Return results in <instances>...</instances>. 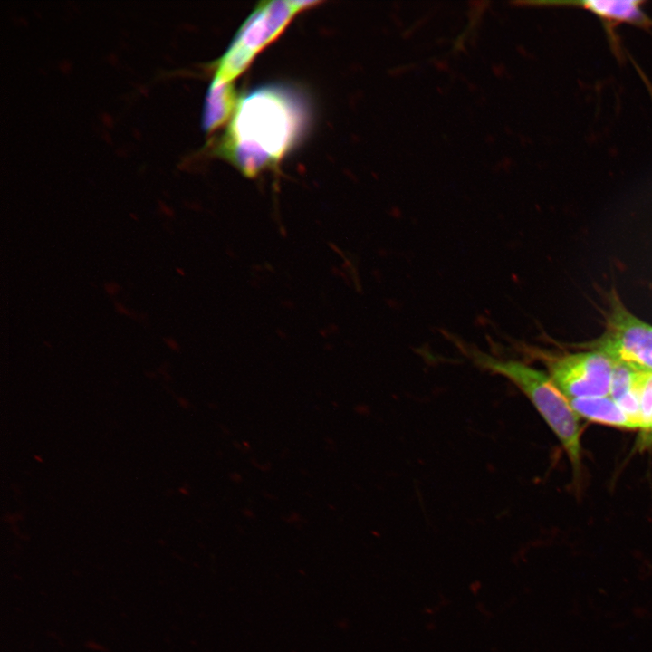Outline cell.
Wrapping results in <instances>:
<instances>
[{
	"label": "cell",
	"mask_w": 652,
	"mask_h": 652,
	"mask_svg": "<svg viewBox=\"0 0 652 652\" xmlns=\"http://www.w3.org/2000/svg\"><path fill=\"white\" fill-rule=\"evenodd\" d=\"M639 371L613 362L609 397L615 401L638 389Z\"/></svg>",
	"instance_id": "obj_9"
},
{
	"label": "cell",
	"mask_w": 652,
	"mask_h": 652,
	"mask_svg": "<svg viewBox=\"0 0 652 652\" xmlns=\"http://www.w3.org/2000/svg\"><path fill=\"white\" fill-rule=\"evenodd\" d=\"M638 390L640 396V417L649 430L652 421V372H639Z\"/></svg>",
	"instance_id": "obj_10"
},
{
	"label": "cell",
	"mask_w": 652,
	"mask_h": 652,
	"mask_svg": "<svg viewBox=\"0 0 652 652\" xmlns=\"http://www.w3.org/2000/svg\"><path fill=\"white\" fill-rule=\"evenodd\" d=\"M224 152L247 176L279 160L295 140L302 124L296 101L283 89L265 87L236 105Z\"/></svg>",
	"instance_id": "obj_1"
},
{
	"label": "cell",
	"mask_w": 652,
	"mask_h": 652,
	"mask_svg": "<svg viewBox=\"0 0 652 652\" xmlns=\"http://www.w3.org/2000/svg\"><path fill=\"white\" fill-rule=\"evenodd\" d=\"M314 4L317 2L261 3L240 27L219 60L213 80L232 82L246 69L254 57L282 33L296 14Z\"/></svg>",
	"instance_id": "obj_3"
},
{
	"label": "cell",
	"mask_w": 652,
	"mask_h": 652,
	"mask_svg": "<svg viewBox=\"0 0 652 652\" xmlns=\"http://www.w3.org/2000/svg\"><path fill=\"white\" fill-rule=\"evenodd\" d=\"M539 355L569 399L609 396L613 362L605 355L593 350Z\"/></svg>",
	"instance_id": "obj_5"
},
{
	"label": "cell",
	"mask_w": 652,
	"mask_h": 652,
	"mask_svg": "<svg viewBox=\"0 0 652 652\" xmlns=\"http://www.w3.org/2000/svg\"><path fill=\"white\" fill-rule=\"evenodd\" d=\"M553 4L588 10L600 18L609 32L620 24L652 27V20L642 9L644 2L639 0H585Z\"/></svg>",
	"instance_id": "obj_6"
},
{
	"label": "cell",
	"mask_w": 652,
	"mask_h": 652,
	"mask_svg": "<svg viewBox=\"0 0 652 652\" xmlns=\"http://www.w3.org/2000/svg\"><path fill=\"white\" fill-rule=\"evenodd\" d=\"M649 430L652 431V421H651V423H650V428H649Z\"/></svg>",
	"instance_id": "obj_11"
},
{
	"label": "cell",
	"mask_w": 652,
	"mask_h": 652,
	"mask_svg": "<svg viewBox=\"0 0 652 652\" xmlns=\"http://www.w3.org/2000/svg\"><path fill=\"white\" fill-rule=\"evenodd\" d=\"M585 345L612 362L652 372V325L632 314L617 296L611 298L603 333Z\"/></svg>",
	"instance_id": "obj_4"
},
{
	"label": "cell",
	"mask_w": 652,
	"mask_h": 652,
	"mask_svg": "<svg viewBox=\"0 0 652 652\" xmlns=\"http://www.w3.org/2000/svg\"><path fill=\"white\" fill-rule=\"evenodd\" d=\"M569 400L575 412L589 420L617 427L647 430L646 425L628 415L609 396Z\"/></svg>",
	"instance_id": "obj_7"
},
{
	"label": "cell",
	"mask_w": 652,
	"mask_h": 652,
	"mask_svg": "<svg viewBox=\"0 0 652 652\" xmlns=\"http://www.w3.org/2000/svg\"><path fill=\"white\" fill-rule=\"evenodd\" d=\"M235 94L232 82L213 80L209 86L204 106L203 126L212 131L231 115L235 108Z\"/></svg>",
	"instance_id": "obj_8"
},
{
	"label": "cell",
	"mask_w": 652,
	"mask_h": 652,
	"mask_svg": "<svg viewBox=\"0 0 652 652\" xmlns=\"http://www.w3.org/2000/svg\"><path fill=\"white\" fill-rule=\"evenodd\" d=\"M467 354L479 368L513 383L557 436L573 465H579L581 434L579 415L549 374L522 361L495 358L474 349H469Z\"/></svg>",
	"instance_id": "obj_2"
}]
</instances>
